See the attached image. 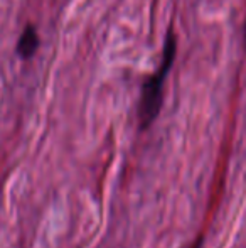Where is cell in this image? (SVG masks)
Here are the masks:
<instances>
[{
  "instance_id": "obj_3",
  "label": "cell",
  "mask_w": 246,
  "mask_h": 248,
  "mask_svg": "<svg viewBox=\"0 0 246 248\" xmlns=\"http://www.w3.org/2000/svg\"><path fill=\"white\" fill-rule=\"evenodd\" d=\"M245 37H246V20H245Z\"/></svg>"
},
{
  "instance_id": "obj_2",
  "label": "cell",
  "mask_w": 246,
  "mask_h": 248,
  "mask_svg": "<svg viewBox=\"0 0 246 248\" xmlns=\"http://www.w3.org/2000/svg\"><path fill=\"white\" fill-rule=\"evenodd\" d=\"M39 47V34H37V29L32 26V24H27L26 29L22 31L19 41H17V54L20 58L27 59L30 56H34V52Z\"/></svg>"
},
{
  "instance_id": "obj_1",
  "label": "cell",
  "mask_w": 246,
  "mask_h": 248,
  "mask_svg": "<svg viewBox=\"0 0 246 248\" xmlns=\"http://www.w3.org/2000/svg\"><path fill=\"white\" fill-rule=\"evenodd\" d=\"M175 54H177V37L172 32H169L164 49H162L160 66L152 75L147 76V79L144 81V86H142V96L140 103H138V120H140L142 128L150 127L155 118H157V115L160 113L162 101H164L165 76L171 71Z\"/></svg>"
},
{
  "instance_id": "obj_4",
  "label": "cell",
  "mask_w": 246,
  "mask_h": 248,
  "mask_svg": "<svg viewBox=\"0 0 246 248\" xmlns=\"http://www.w3.org/2000/svg\"><path fill=\"white\" fill-rule=\"evenodd\" d=\"M194 248H199V245H196V247H194Z\"/></svg>"
}]
</instances>
